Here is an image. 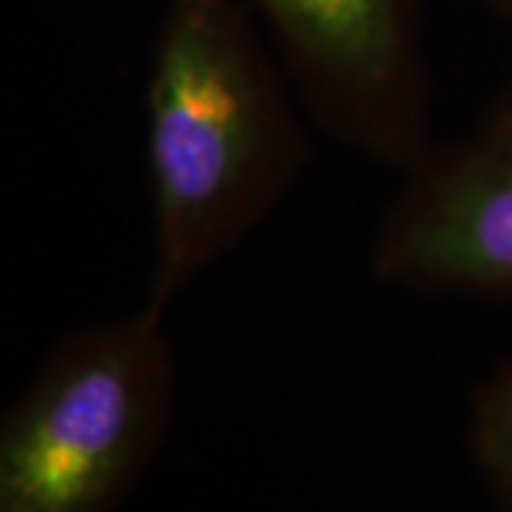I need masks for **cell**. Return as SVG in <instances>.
Instances as JSON below:
<instances>
[{
  "instance_id": "6da1fadb",
  "label": "cell",
  "mask_w": 512,
  "mask_h": 512,
  "mask_svg": "<svg viewBox=\"0 0 512 512\" xmlns=\"http://www.w3.org/2000/svg\"><path fill=\"white\" fill-rule=\"evenodd\" d=\"M248 0H168L146 77L151 271L168 308L254 234L311 165L291 77Z\"/></svg>"
},
{
  "instance_id": "7a4b0ae2",
  "label": "cell",
  "mask_w": 512,
  "mask_h": 512,
  "mask_svg": "<svg viewBox=\"0 0 512 512\" xmlns=\"http://www.w3.org/2000/svg\"><path fill=\"white\" fill-rule=\"evenodd\" d=\"M177 353L151 305L66 333L0 421V512H114L163 447Z\"/></svg>"
},
{
  "instance_id": "3957f363",
  "label": "cell",
  "mask_w": 512,
  "mask_h": 512,
  "mask_svg": "<svg viewBox=\"0 0 512 512\" xmlns=\"http://www.w3.org/2000/svg\"><path fill=\"white\" fill-rule=\"evenodd\" d=\"M311 120L339 146L407 174L430 154L424 0H248Z\"/></svg>"
},
{
  "instance_id": "277c9868",
  "label": "cell",
  "mask_w": 512,
  "mask_h": 512,
  "mask_svg": "<svg viewBox=\"0 0 512 512\" xmlns=\"http://www.w3.org/2000/svg\"><path fill=\"white\" fill-rule=\"evenodd\" d=\"M387 202L370 271L396 291L512 302V83Z\"/></svg>"
},
{
  "instance_id": "5b68a950",
  "label": "cell",
  "mask_w": 512,
  "mask_h": 512,
  "mask_svg": "<svg viewBox=\"0 0 512 512\" xmlns=\"http://www.w3.org/2000/svg\"><path fill=\"white\" fill-rule=\"evenodd\" d=\"M467 444L498 512H512V362L476 390Z\"/></svg>"
},
{
  "instance_id": "8992f818",
  "label": "cell",
  "mask_w": 512,
  "mask_h": 512,
  "mask_svg": "<svg viewBox=\"0 0 512 512\" xmlns=\"http://www.w3.org/2000/svg\"><path fill=\"white\" fill-rule=\"evenodd\" d=\"M470 3H476L481 9H487V12H493L501 20L512 23V0H470Z\"/></svg>"
}]
</instances>
